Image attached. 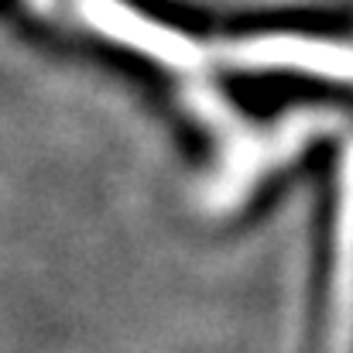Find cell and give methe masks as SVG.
Segmentation results:
<instances>
[{"instance_id":"cell-1","label":"cell","mask_w":353,"mask_h":353,"mask_svg":"<svg viewBox=\"0 0 353 353\" xmlns=\"http://www.w3.org/2000/svg\"><path fill=\"white\" fill-rule=\"evenodd\" d=\"M220 55L236 69H285V72L353 83V45L343 41L302 38V34H254L223 45Z\"/></svg>"},{"instance_id":"cell-2","label":"cell","mask_w":353,"mask_h":353,"mask_svg":"<svg viewBox=\"0 0 353 353\" xmlns=\"http://www.w3.org/2000/svg\"><path fill=\"white\" fill-rule=\"evenodd\" d=\"M83 17L103 38L117 41V45L137 52V55H148V59H154L161 65H179L182 69V65L199 62V45L189 34L148 17L141 10H134L123 0H83Z\"/></svg>"},{"instance_id":"cell-3","label":"cell","mask_w":353,"mask_h":353,"mask_svg":"<svg viewBox=\"0 0 353 353\" xmlns=\"http://www.w3.org/2000/svg\"><path fill=\"white\" fill-rule=\"evenodd\" d=\"M330 353H353V141L340 158L336 247L330 278Z\"/></svg>"}]
</instances>
